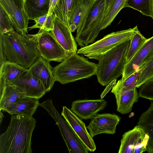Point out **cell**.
<instances>
[{
    "mask_svg": "<svg viewBox=\"0 0 153 153\" xmlns=\"http://www.w3.org/2000/svg\"><path fill=\"white\" fill-rule=\"evenodd\" d=\"M107 102L103 99L77 100L73 101L71 110L82 120L91 119L105 109Z\"/></svg>",
    "mask_w": 153,
    "mask_h": 153,
    "instance_id": "cell-15",
    "label": "cell"
},
{
    "mask_svg": "<svg viewBox=\"0 0 153 153\" xmlns=\"http://www.w3.org/2000/svg\"><path fill=\"white\" fill-rule=\"evenodd\" d=\"M60 0H50V7L48 15H50L53 13L54 9Z\"/></svg>",
    "mask_w": 153,
    "mask_h": 153,
    "instance_id": "cell-35",
    "label": "cell"
},
{
    "mask_svg": "<svg viewBox=\"0 0 153 153\" xmlns=\"http://www.w3.org/2000/svg\"><path fill=\"white\" fill-rule=\"evenodd\" d=\"M50 0H24L25 7L29 19L48 14Z\"/></svg>",
    "mask_w": 153,
    "mask_h": 153,
    "instance_id": "cell-24",
    "label": "cell"
},
{
    "mask_svg": "<svg viewBox=\"0 0 153 153\" xmlns=\"http://www.w3.org/2000/svg\"><path fill=\"white\" fill-rule=\"evenodd\" d=\"M82 1L60 0L54 9L53 14L69 27L70 20L78 9Z\"/></svg>",
    "mask_w": 153,
    "mask_h": 153,
    "instance_id": "cell-19",
    "label": "cell"
},
{
    "mask_svg": "<svg viewBox=\"0 0 153 153\" xmlns=\"http://www.w3.org/2000/svg\"><path fill=\"white\" fill-rule=\"evenodd\" d=\"M152 79H153V59L148 62L141 71L136 85L137 88Z\"/></svg>",
    "mask_w": 153,
    "mask_h": 153,
    "instance_id": "cell-32",
    "label": "cell"
},
{
    "mask_svg": "<svg viewBox=\"0 0 153 153\" xmlns=\"http://www.w3.org/2000/svg\"><path fill=\"white\" fill-rule=\"evenodd\" d=\"M97 68L98 64L76 53L69 54L52 71L56 81L65 84L96 75Z\"/></svg>",
    "mask_w": 153,
    "mask_h": 153,
    "instance_id": "cell-3",
    "label": "cell"
},
{
    "mask_svg": "<svg viewBox=\"0 0 153 153\" xmlns=\"http://www.w3.org/2000/svg\"><path fill=\"white\" fill-rule=\"evenodd\" d=\"M137 26L133 28L112 32L91 44L82 47L77 53L81 54L89 59L97 60L109 51L127 41L138 31Z\"/></svg>",
    "mask_w": 153,
    "mask_h": 153,
    "instance_id": "cell-5",
    "label": "cell"
},
{
    "mask_svg": "<svg viewBox=\"0 0 153 153\" xmlns=\"http://www.w3.org/2000/svg\"><path fill=\"white\" fill-rule=\"evenodd\" d=\"M116 99L117 111L122 114H126L132 110L133 105L140 97L137 88L114 94Z\"/></svg>",
    "mask_w": 153,
    "mask_h": 153,
    "instance_id": "cell-21",
    "label": "cell"
},
{
    "mask_svg": "<svg viewBox=\"0 0 153 153\" xmlns=\"http://www.w3.org/2000/svg\"><path fill=\"white\" fill-rule=\"evenodd\" d=\"M152 1V0H126L124 7L131 8L153 19Z\"/></svg>",
    "mask_w": 153,
    "mask_h": 153,
    "instance_id": "cell-28",
    "label": "cell"
},
{
    "mask_svg": "<svg viewBox=\"0 0 153 153\" xmlns=\"http://www.w3.org/2000/svg\"><path fill=\"white\" fill-rule=\"evenodd\" d=\"M93 0H82L78 9L71 19L69 27L72 32H79L83 27L91 10Z\"/></svg>",
    "mask_w": 153,
    "mask_h": 153,
    "instance_id": "cell-22",
    "label": "cell"
},
{
    "mask_svg": "<svg viewBox=\"0 0 153 153\" xmlns=\"http://www.w3.org/2000/svg\"><path fill=\"white\" fill-rule=\"evenodd\" d=\"M0 37V64L9 62L28 68L40 56L36 41L29 34L13 30Z\"/></svg>",
    "mask_w": 153,
    "mask_h": 153,
    "instance_id": "cell-1",
    "label": "cell"
},
{
    "mask_svg": "<svg viewBox=\"0 0 153 153\" xmlns=\"http://www.w3.org/2000/svg\"><path fill=\"white\" fill-rule=\"evenodd\" d=\"M112 0H105V8L104 11V16L105 15L107 11L108 7Z\"/></svg>",
    "mask_w": 153,
    "mask_h": 153,
    "instance_id": "cell-36",
    "label": "cell"
},
{
    "mask_svg": "<svg viewBox=\"0 0 153 153\" xmlns=\"http://www.w3.org/2000/svg\"><path fill=\"white\" fill-rule=\"evenodd\" d=\"M29 35L36 41L40 56L48 61L61 62L69 55L51 31L40 29L36 34Z\"/></svg>",
    "mask_w": 153,
    "mask_h": 153,
    "instance_id": "cell-8",
    "label": "cell"
},
{
    "mask_svg": "<svg viewBox=\"0 0 153 153\" xmlns=\"http://www.w3.org/2000/svg\"><path fill=\"white\" fill-rule=\"evenodd\" d=\"M54 38L68 54L77 52V45L69 27L55 15L52 30Z\"/></svg>",
    "mask_w": 153,
    "mask_h": 153,
    "instance_id": "cell-16",
    "label": "cell"
},
{
    "mask_svg": "<svg viewBox=\"0 0 153 153\" xmlns=\"http://www.w3.org/2000/svg\"><path fill=\"white\" fill-rule=\"evenodd\" d=\"M55 15L53 13L48 15V14L40 16L34 19L35 24L29 27L30 30L36 28L48 31H51L53 28Z\"/></svg>",
    "mask_w": 153,
    "mask_h": 153,
    "instance_id": "cell-30",
    "label": "cell"
},
{
    "mask_svg": "<svg viewBox=\"0 0 153 153\" xmlns=\"http://www.w3.org/2000/svg\"><path fill=\"white\" fill-rule=\"evenodd\" d=\"M148 135L137 125L123 135L118 153H142L147 151Z\"/></svg>",
    "mask_w": 153,
    "mask_h": 153,
    "instance_id": "cell-9",
    "label": "cell"
},
{
    "mask_svg": "<svg viewBox=\"0 0 153 153\" xmlns=\"http://www.w3.org/2000/svg\"><path fill=\"white\" fill-rule=\"evenodd\" d=\"M39 106L45 110L56 122L70 153H88L73 130L56 109L51 99L43 101Z\"/></svg>",
    "mask_w": 153,
    "mask_h": 153,
    "instance_id": "cell-7",
    "label": "cell"
},
{
    "mask_svg": "<svg viewBox=\"0 0 153 153\" xmlns=\"http://www.w3.org/2000/svg\"><path fill=\"white\" fill-rule=\"evenodd\" d=\"M126 0H112L102 20V30L109 26L115 17L123 8Z\"/></svg>",
    "mask_w": 153,
    "mask_h": 153,
    "instance_id": "cell-27",
    "label": "cell"
},
{
    "mask_svg": "<svg viewBox=\"0 0 153 153\" xmlns=\"http://www.w3.org/2000/svg\"><path fill=\"white\" fill-rule=\"evenodd\" d=\"M36 126L32 116L12 115L8 128L0 135V153H32L31 138Z\"/></svg>",
    "mask_w": 153,
    "mask_h": 153,
    "instance_id": "cell-2",
    "label": "cell"
},
{
    "mask_svg": "<svg viewBox=\"0 0 153 153\" xmlns=\"http://www.w3.org/2000/svg\"><path fill=\"white\" fill-rule=\"evenodd\" d=\"M117 79H115L111 81L109 84L106 86L104 90L100 95V99H102L105 95L108 93L112 87L116 83Z\"/></svg>",
    "mask_w": 153,
    "mask_h": 153,
    "instance_id": "cell-34",
    "label": "cell"
},
{
    "mask_svg": "<svg viewBox=\"0 0 153 153\" xmlns=\"http://www.w3.org/2000/svg\"><path fill=\"white\" fill-rule=\"evenodd\" d=\"M105 0H93L85 22L75 39L78 45L84 47L94 42L102 30L104 16Z\"/></svg>",
    "mask_w": 153,
    "mask_h": 153,
    "instance_id": "cell-6",
    "label": "cell"
},
{
    "mask_svg": "<svg viewBox=\"0 0 153 153\" xmlns=\"http://www.w3.org/2000/svg\"><path fill=\"white\" fill-rule=\"evenodd\" d=\"M120 120L119 116L114 114H97L91 119L87 128L93 138L102 134H113Z\"/></svg>",
    "mask_w": 153,
    "mask_h": 153,
    "instance_id": "cell-13",
    "label": "cell"
},
{
    "mask_svg": "<svg viewBox=\"0 0 153 153\" xmlns=\"http://www.w3.org/2000/svg\"><path fill=\"white\" fill-rule=\"evenodd\" d=\"M28 69L34 76L40 80L47 92L51 89L56 80L50 62L40 56Z\"/></svg>",
    "mask_w": 153,
    "mask_h": 153,
    "instance_id": "cell-17",
    "label": "cell"
},
{
    "mask_svg": "<svg viewBox=\"0 0 153 153\" xmlns=\"http://www.w3.org/2000/svg\"><path fill=\"white\" fill-rule=\"evenodd\" d=\"M138 88L140 97L153 100V79L148 80Z\"/></svg>",
    "mask_w": 153,
    "mask_h": 153,
    "instance_id": "cell-33",
    "label": "cell"
},
{
    "mask_svg": "<svg viewBox=\"0 0 153 153\" xmlns=\"http://www.w3.org/2000/svg\"><path fill=\"white\" fill-rule=\"evenodd\" d=\"M13 27L9 16L0 5V36L14 30Z\"/></svg>",
    "mask_w": 153,
    "mask_h": 153,
    "instance_id": "cell-31",
    "label": "cell"
},
{
    "mask_svg": "<svg viewBox=\"0 0 153 153\" xmlns=\"http://www.w3.org/2000/svg\"><path fill=\"white\" fill-rule=\"evenodd\" d=\"M143 68L132 74L123 81L119 80L112 87L111 92L114 94L137 88L136 85Z\"/></svg>",
    "mask_w": 153,
    "mask_h": 153,
    "instance_id": "cell-26",
    "label": "cell"
},
{
    "mask_svg": "<svg viewBox=\"0 0 153 153\" xmlns=\"http://www.w3.org/2000/svg\"><path fill=\"white\" fill-rule=\"evenodd\" d=\"M39 99L25 97L4 110L11 115L33 116L39 106Z\"/></svg>",
    "mask_w": 153,
    "mask_h": 153,
    "instance_id": "cell-18",
    "label": "cell"
},
{
    "mask_svg": "<svg viewBox=\"0 0 153 153\" xmlns=\"http://www.w3.org/2000/svg\"><path fill=\"white\" fill-rule=\"evenodd\" d=\"M148 109L139 117L137 124L148 135L149 139L147 146V152L153 153V100Z\"/></svg>",
    "mask_w": 153,
    "mask_h": 153,
    "instance_id": "cell-23",
    "label": "cell"
},
{
    "mask_svg": "<svg viewBox=\"0 0 153 153\" xmlns=\"http://www.w3.org/2000/svg\"><path fill=\"white\" fill-rule=\"evenodd\" d=\"M61 115L71 126L88 150L90 152H94L96 149L94 141L82 120L66 106H63Z\"/></svg>",
    "mask_w": 153,
    "mask_h": 153,
    "instance_id": "cell-14",
    "label": "cell"
},
{
    "mask_svg": "<svg viewBox=\"0 0 153 153\" xmlns=\"http://www.w3.org/2000/svg\"><path fill=\"white\" fill-rule=\"evenodd\" d=\"M25 97L15 85H6L0 91V110L3 111Z\"/></svg>",
    "mask_w": 153,
    "mask_h": 153,
    "instance_id": "cell-25",
    "label": "cell"
},
{
    "mask_svg": "<svg viewBox=\"0 0 153 153\" xmlns=\"http://www.w3.org/2000/svg\"><path fill=\"white\" fill-rule=\"evenodd\" d=\"M153 59V36L147 40L125 66L122 78L123 81L136 72L145 68Z\"/></svg>",
    "mask_w": 153,
    "mask_h": 153,
    "instance_id": "cell-12",
    "label": "cell"
},
{
    "mask_svg": "<svg viewBox=\"0 0 153 153\" xmlns=\"http://www.w3.org/2000/svg\"><path fill=\"white\" fill-rule=\"evenodd\" d=\"M1 111H0V124H1V122L3 120V118L4 117Z\"/></svg>",
    "mask_w": 153,
    "mask_h": 153,
    "instance_id": "cell-37",
    "label": "cell"
},
{
    "mask_svg": "<svg viewBox=\"0 0 153 153\" xmlns=\"http://www.w3.org/2000/svg\"><path fill=\"white\" fill-rule=\"evenodd\" d=\"M0 5L9 16L16 31L26 35L29 19L25 10L24 0H0Z\"/></svg>",
    "mask_w": 153,
    "mask_h": 153,
    "instance_id": "cell-10",
    "label": "cell"
},
{
    "mask_svg": "<svg viewBox=\"0 0 153 153\" xmlns=\"http://www.w3.org/2000/svg\"><path fill=\"white\" fill-rule=\"evenodd\" d=\"M10 84L15 85L27 97L39 99L47 92L40 80L34 76L28 68Z\"/></svg>",
    "mask_w": 153,
    "mask_h": 153,
    "instance_id": "cell-11",
    "label": "cell"
},
{
    "mask_svg": "<svg viewBox=\"0 0 153 153\" xmlns=\"http://www.w3.org/2000/svg\"><path fill=\"white\" fill-rule=\"evenodd\" d=\"M138 30L131 39L130 46L126 57V63H128L141 48L147 40Z\"/></svg>",
    "mask_w": 153,
    "mask_h": 153,
    "instance_id": "cell-29",
    "label": "cell"
},
{
    "mask_svg": "<svg viewBox=\"0 0 153 153\" xmlns=\"http://www.w3.org/2000/svg\"><path fill=\"white\" fill-rule=\"evenodd\" d=\"M131 39L115 47L99 60L96 75L99 82L106 86L123 73Z\"/></svg>",
    "mask_w": 153,
    "mask_h": 153,
    "instance_id": "cell-4",
    "label": "cell"
},
{
    "mask_svg": "<svg viewBox=\"0 0 153 153\" xmlns=\"http://www.w3.org/2000/svg\"><path fill=\"white\" fill-rule=\"evenodd\" d=\"M28 69L17 64L9 62H4L0 64V91Z\"/></svg>",
    "mask_w": 153,
    "mask_h": 153,
    "instance_id": "cell-20",
    "label": "cell"
},
{
    "mask_svg": "<svg viewBox=\"0 0 153 153\" xmlns=\"http://www.w3.org/2000/svg\"><path fill=\"white\" fill-rule=\"evenodd\" d=\"M152 10L153 16V0H152ZM152 19L153 20V18Z\"/></svg>",
    "mask_w": 153,
    "mask_h": 153,
    "instance_id": "cell-38",
    "label": "cell"
}]
</instances>
